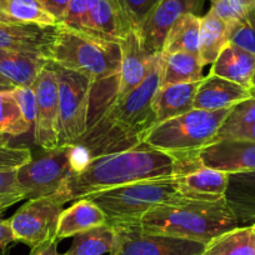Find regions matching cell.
Instances as JSON below:
<instances>
[{
    "label": "cell",
    "mask_w": 255,
    "mask_h": 255,
    "mask_svg": "<svg viewBox=\"0 0 255 255\" xmlns=\"http://www.w3.org/2000/svg\"><path fill=\"white\" fill-rule=\"evenodd\" d=\"M31 159V153L28 148L0 146V171L16 170Z\"/></svg>",
    "instance_id": "e575fe53"
},
{
    "label": "cell",
    "mask_w": 255,
    "mask_h": 255,
    "mask_svg": "<svg viewBox=\"0 0 255 255\" xmlns=\"http://www.w3.org/2000/svg\"><path fill=\"white\" fill-rule=\"evenodd\" d=\"M48 61L56 67L84 75L95 85L119 77L122 50L119 43L60 25Z\"/></svg>",
    "instance_id": "277c9868"
},
{
    "label": "cell",
    "mask_w": 255,
    "mask_h": 255,
    "mask_svg": "<svg viewBox=\"0 0 255 255\" xmlns=\"http://www.w3.org/2000/svg\"><path fill=\"white\" fill-rule=\"evenodd\" d=\"M199 35L200 16L197 14H184L169 30L163 54L185 51L199 55Z\"/></svg>",
    "instance_id": "83f0119b"
},
{
    "label": "cell",
    "mask_w": 255,
    "mask_h": 255,
    "mask_svg": "<svg viewBox=\"0 0 255 255\" xmlns=\"http://www.w3.org/2000/svg\"><path fill=\"white\" fill-rule=\"evenodd\" d=\"M255 70V54L240 48L233 43H228L213 63L209 74L224 78L242 87L252 88L253 74Z\"/></svg>",
    "instance_id": "44dd1931"
},
{
    "label": "cell",
    "mask_w": 255,
    "mask_h": 255,
    "mask_svg": "<svg viewBox=\"0 0 255 255\" xmlns=\"http://www.w3.org/2000/svg\"><path fill=\"white\" fill-rule=\"evenodd\" d=\"M9 252H10V249H9V248L1 249V250H0V255H9Z\"/></svg>",
    "instance_id": "bcb514c9"
},
{
    "label": "cell",
    "mask_w": 255,
    "mask_h": 255,
    "mask_svg": "<svg viewBox=\"0 0 255 255\" xmlns=\"http://www.w3.org/2000/svg\"><path fill=\"white\" fill-rule=\"evenodd\" d=\"M85 198L103 210L110 225L138 223L154 208L184 199L179 194L175 175L135 181Z\"/></svg>",
    "instance_id": "5b68a950"
},
{
    "label": "cell",
    "mask_w": 255,
    "mask_h": 255,
    "mask_svg": "<svg viewBox=\"0 0 255 255\" xmlns=\"http://www.w3.org/2000/svg\"><path fill=\"white\" fill-rule=\"evenodd\" d=\"M59 240L56 238L49 239L41 244L30 248V253L28 255H59L58 254Z\"/></svg>",
    "instance_id": "ab89813d"
},
{
    "label": "cell",
    "mask_w": 255,
    "mask_h": 255,
    "mask_svg": "<svg viewBox=\"0 0 255 255\" xmlns=\"http://www.w3.org/2000/svg\"><path fill=\"white\" fill-rule=\"evenodd\" d=\"M114 228L110 224L93 228L75 234L70 248L61 255L109 254L114 245Z\"/></svg>",
    "instance_id": "f1b7e54d"
},
{
    "label": "cell",
    "mask_w": 255,
    "mask_h": 255,
    "mask_svg": "<svg viewBox=\"0 0 255 255\" xmlns=\"http://www.w3.org/2000/svg\"><path fill=\"white\" fill-rule=\"evenodd\" d=\"M200 165L228 174L255 170V141L223 139L195 153Z\"/></svg>",
    "instance_id": "4fadbf2b"
},
{
    "label": "cell",
    "mask_w": 255,
    "mask_h": 255,
    "mask_svg": "<svg viewBox=\"0 0 255 255\" xmlns=\"http://www.w3.org/2000/svg\"><path fill=\"white\" fill-rule=\"evenodd\" d=\"M119 45L122 50V65L118 77V89L113 100H122L143 83L150 61V56L144 50L135 30L120 41Z\"/></svg>",
    "instance_id": "e0dca14e"
},
{
    "label": "cell",
    "mask_w": 255,
    "mask_h": 255,
    "mask_svg": "<svg viewBox=\"0 0 255 255\" xmlns=\"http://www.w3.org/2000/svg\"><path fill=\"white\" fill-rule=\"evenodd\" d=\"M203 255H255L252 227H238L205 244Z\"/></svg>",
    "instance_id": "f546056e"
},
{
    "label": "cell",
    "mask_w": 255,
    "mask_h": 255,
    "mask_svg": "<svg viewBox=\"0 0 255 255\" xmlns=\"http://www.w3.org/2000/svg\"><path fill=\"white\" fill-rule=\"evenodd\" d=\"M242 139L255 141V88H250V98L230 109L218 130L215 141Z\"/></svg>",
    "instance_id": "603a6c76"
},
{
    "label": "cell",
    "mask_w": 255,
    "mask_h": 255,
    "mask_svg": "<svg viewBox=\"0 0 255 255\" xmlns=\"http://www.w3.org/2000/svg\"><path fill=\"white\" fill-rule=\"evenodd\" d=\"M252 88H255V70H254V74H253V79H252Z\"/></svg>",
    "instance_id": "c3c4849f"
},
{
    "label": "cell",
    "mask_w": 255,
    "mask_h": 255,
    "mask_svg": "<svg viewBox=\"0 0 255 255\" xmlns=\"http://www.w3.org/2000/svg\"><path fill=\"white\" fill-rule=\"evenodd\" d=\"M40 1L43 3V5L55 16L58 23L60 24L64 15L67 13L68 6H69L72 0H40Z\"/></svg>",
    "instance_id": "f35d334b"
},
{
    "label": "cell",
    "mask_w": 255,
    "mask_h": 255,
    "mask_svg": "<svg viewBox=\"0 0 255 255\" xmlns=\"http://www.w3.org/2000/svg\"><path fill=\"white\" fill-rule=\"evenodd\" d=\"M11 89H14V88L5 87V85H0V92H5V90H11Z\"/></svg>",
    "instance_id": "7dc6e473"
},
{
    "label": "cell",
    "mask_w": 255,
    "mask_h": 255,
    "mask_svg": "<svg viewBox=\"0 0 255 255\" xmlns=\"http://www.w3.org/2000/svg\"><path fill=\"white\" fill-rule=\"evenodd\" d=\"M48 63L38 56L0 49V74L14 87H33L38 74Z\"/></svg>",
    "instance_id": "cb8c5ba5"
},
{
    "label": "cell",
    "mask_w": 255,
    "mask_h": 255,
    "mask_svg": "<svg viewBox=\"0 0 255 255\" xmlns=\"http://www.w3.org/2000/svg\"><path fill=\"white\" fill-rule=\"evenodd\" d=\"M200 82L181 83L159 87L153 99L156 124L180 117L194 109L195 94Z\"/></svg>",
    "instance_id": "d6986e66"
},
{
    "label": "cell",
    "mask_w": 255,
    "mask_h": 255,
    "mask_svg": "<svg viewBox=\"0 0 255 255\" xmlns=\"http://www.w3.org/2000/svg\"><path fill=\"white\" fill-rule=\"evenodd\" d=\"M179 194L198 200L224 199L229 174L194 163L175 174Z\"/></svg>",
    "instance_id": "2e32d148"
},
{
    "label": "cell",
    "mask_w": 255,
    "mask_h": 255,
    "mask_svg": "<svg viewBox=\"0 0 255 255\" xmlns=\"http://www.w3.org/2000/svg\"><path fill=\"white\" fill-rule=\"evenodd\" d=\"M229 43L255 54V6L240 20L229 25Z\"/></svg>",
    "instance_id": "1f68e13d"
},
{
    "label": "cell",
    "mask_w": 255,
    "mask_h": 255,
    "mask_svg": "<svg viewBox=\"0 0 255 255\" xmlns=\"http://www.w3.org/2000/svg\"><path fill=\"white\" fill-rule=\"evenodd\" d=\"M224 199L240 227L255 224V170L229 174Z\"/></svg>",
    "instance_id": "ffe728a7"
},
{
    "label": "cell",
    "mask_w": 255,
    "mask_h": 255,
    "mask_svg": "<svg viewBox=\"0 0 255 255\" xmlns=\"http://www.w3.org/2000/svg\"><path fill=\"white\" fill-rule=\"evenodd\" d=\"M93 3H94V0H72L63 20L60 21V25L74 29V30H80L83 19L87 15Z\"/></svg>",
    "instance_id": "8d00e7d4"
},
{
    "label": "cell",
    "mask_w": 255,
    "mask_h": 255,
    "mask_svg": "<svg viewBox=\"0 0 255 255\" xmlns=\"http://www.w3.org/2000/svg\"><path fill=\"white\" fill-rule=\"evenodd\" d=\"M136 224L148 234L193 240L204 245L218 235L240 227L225 199L189 198L154 208Z\"/></svg>",
    "instance_id": "3957f363"
},
{
    "label": "cell",
    "mask_w": 255,
    "mask_h": 255,
    "mask_svg": "<svg viewBox=\"0 0 255 255\" xmlns=\"http://www.w3.org/2000/svg\"><path fill=\"white\" fill-rule=\"evenodd\" d=\"M16 170L0 171V195L23 193L19 188L18 180H16Z\"/></svg>",
    "instance_id": "74e56055"
},
{
    "label": "cell",
    "mask_w": 255,
    "mask_h": 255,
    "mask_svg": "<svg viewBox=\"0 0 255 255\" xmlns=\"http://www.w3.org/2000/svg\"><path fill=\"white\" fill-rule=\"evenodd\" d=\"M163 55L150 56L145 79L122 100L112 104L93 122L75 145L83 160L120 153L143 145L149 131L156 125L153 99L161 83Z\"/></svg>",
    "instance_id": "6da1fadb"
},
{
    "label": "cell",
    "mask_w": 255,
    "mask_h": 255,
    "mask_svg": "<svg viewBox=\"0 0 255 255\" xmlns=\"http://www.w3.org/2000/svg\"><path fill=\"white\" fill-rule=\"evenodd\" d=\"M0 23L58 25L40 0H0Z\"/></svg>",
    "instance_id": "484cf974"
},
{
    "label": "cell",
    "mask_w": 255,
    "mask_h": 255,
    "mask_svg": "<svg viewBox=\"0 0 255 255\" xmlns=\"http://www.w3.org/2000/svg\"><path fill=\"white\" fill-rule=\"evenodd\" d=\"M210 10L228 25L237 23L255 6V0H212Z\"/></svg>",
    "instance_id": "d6a6232c"
},
{
    "label": "cell",
    "mask_w": 255,
    "mask_h": 255,
    "mask_svg": "<svg viewBox=\"0 0 255 255\" xmlns=\"http://www.w3.org/2000/svg\"><path fill=\"white\" fill-rule=\"evenodd\" d=\"M112 227L115 238L109 255H203L205 248L193 240L148 234L136 223Z\"/></svg>",
    "instance_id": "9c48e42d"
},
{
    "label": "cell",
    "mask_w": 255,
    "mask_h": 255,
    "mask_svg": "<svg viewBox=\"0 0 255 255\" xmlns=\"http://www.w3.org/2000/svg\"><path fill=\"white\" fill-rule=\"evenodd\" d=\"M54 69L59 88V146L75 145L89 127V103L94 83L79 73L56 65Z\"/></svg>",
    "instance_id": "52a82bcc"
},
{
    "label": "cell",
    "mask_w": 255,
    "mask_h": 255,
    "mask_svg": "<svg viewBox=\"0 0 255 255\" xmlns=\"http://www.w3.org/2000/svg\"><path fill=\"white\" fill-rule=\"evenodd\" d=\"M163 69H161L160 85L195 83L204 79L203 65L198 54L178 51V53L163 54Z\"/></svg>",
    "instance_id": "d4e9b609"
},
{
    "label": "cell",
    "mask_w": 255,
    "mask_h": 255,
    "mask_svg": "<svg viewBox=\"0 0 255 255\" xmlns=\"http://www.w3.org/2000/svg\"><path fill=\"white\" fill-rule=\"evenodd\" d=\"M33 90L36 108L34 141L45 151L59 148V88L50 61L38 74Z\"/></svg>",
    "instance_id": "8fae6325"
},
{
    "label": "cell",
    "mask_w": 255,
    "mask_h": 255,
    "mask_svg": "<svg viewBox=\"0 0 255 255\" xmlns=\"http://www.w3.org/2000/svg\"><path fill=\"white\" fill-rule=\"evenodd\" d=\"M77 150V145L59 146L20 166L16 180L25 199L53 195L74 168Z\"/></svg>",
    "instance_id": "ba28073f"
},
{
    "label": "cell",
    "mask_w": 255,
    "mask_h": 255,
    "mask_svg": "<svg viewBox=\"0 0 255 255\" xmlns=\"http://www.w3.org/2000/svg\"><path fill=\"white\" fill-rule=\"evenodd\" d=\"M0 85H5V87H10V88H15L14 87V84L11 82H9L8 79H6L5 77H3V75L0 74Z\"/></svg>",
    "instance_id": "ee69618b"
},
{
    "label": "cell",
    "mask_w": 255,
    "mask_h": 255,
    "mask_svg": "<svg viewBox=\"0 0 255 255\" xmlns=\"http://www.w3.org/2000/svg\"><path fill=\"white\" fill-rule=\"evenodd\" d=\"M229 43V25L212 10L200 18L199 56L203 65L213 64Z\"/></svg>",
    "instance_id": "4316f807"
},
{
    "label": "cell",
    "mask_w": 255,
    "mask_h": 255,
    "mask_svg": "<svg viewBox=\"0 0 255 255\" xmlns=\"http://www.w3.org/2000/svg\"><path fill=\"white\" fill-rule=\"evenodd\" d=\"M79 31L104 40L120 43L134 29L119 0H94L83 19Z\"/></svg>",
    "instance_id": "9a60e30c"
},
{
    "label": "cell",
    "mask_w": 255,
    "mask_h": 255,
    "mask_svg": "<svg viewBox=\"0 0 255 255\" xmlns=\"http://www.w3.org/2000/svg\"><path fill=\"white\" fill-rule=\"evenodd\" d=\"M60 25L0 23V49L38 56L48 61Z\"/></svg>",
    "instance_id": "5bb4252c"
},
{
    "label": "cell",
    "mask_w": 255,
    "mask_h": 255,
    "mask_svg": "<svg viewBox=\"0 0 255 255\" xmlns=\"http://www.w3.org/2000/svg\"><path fill=\"white\" fill-rule=\"evenodd\" d=\"M14 242L15 239H14L13 230H11L10 220L0 218V250L8 248L9 244Z\"/></svg>",
    "instance_id": "60d3db41"
},
{
    "label": "cell",
    "mask_w": 255,
    "mask_h": 255,
    "mask_svg": "<svg viewBox=\"0 0 255 255\" xmlns=\"http://www.w3.org/2000/svg\"><path fill=\"white\" fill-rule=\"evenodd\" d=\"M30 129L14 98L13 89L0 92V133L16 136L28 133Z\"/></svg>",
    "instance_id": "4dcf8cb0"
},
{
    "label": "cell",
    "mask_w": 255,
    "mask_h": 255,
    "mask_svg": "<svg viewBox=\"0 0 255 255\" xmlns=\"http://www.w3.org/2000/svg\"><path fill=\"white\" fill-rule=\"evenodd\" d=\"M119 3L136 31L160 0H119Z\"/></svg>",
    "instance_id": "836d02e7"
},
{
    "label": "cell",
    "mask_w": 255,
    "mask_h": 255,
    "mask_svg": "<svg viewBox=\"0 0 255 255\" xmlns=\"http://www.w3.org/2000/svg\"><path fill=\"white\" fill-rule=\"evenodd\" d=\"M230 109L217 112L193 109L180 117L156 124L149 131L144 144L174 155L195 154L214 143L220 125Z\"/></svg>",
    "instance_id": "8992f818"
},
{
    "label": "cell",
    "mask_w": 255,
    "mask_h": 255,
    "mask_svg": "<svg viewBox=\"0 0 255 255\" xmlns=\"http://www.w3.org/2000/svg\"><path fill=\"white\" fill-rule=\"evenodd\" d=\"M108 224L103 210L88 198L75 200L74 204L64 209L59 218L55 238L60 240L74 237L78 233Z\"/></svg>",
    "instance_id": "7402d4cb"
},
{
    "label": "cell",
    "mask_w": 255,
    "mask_h": 255,
    "mask_svg": "<svg viewBox=\"0 0 255 255\" xmlns=\"http://www.w3.org/2000/svg\"><path fill=\"white\" fill-rule=\"evenodd\" d=\"M252 227V242H253V247H254L255 250V224L254 225H250Z\"/></svg>",
    "instance_id": "f6af8a7d"
},
{
    "label": "cell",
    "mask_w": 255,
    "mask_h": 255,
    "mask_svg": "<svg viewBox=\"0 0 255 255\" xmlns=\"http://www.w3.org/2000/svg\"><path fill=\"white\" fill-rule=\"evenodd\" d=\"M63 207L51 195L29 199L9 219L15 242L33 248L55 238Z\"/></svg>",
    "instance_id": "30bf717a"
},
{
    "label": "cell",
    "mask_w": 255,
    "mask_h": 255,
    "mask_svg": "<svg viewBox=\"0 0 255 255\" xmlns=\"http://www.w3.org/2000/svg\"><path fill=\"white\" fill-rule=\"evenodd\" d=\"M9 136L10 135H6V134H3V133H0V146H6L9 145Z\"/></svg>",
    "instance_id": "7bdbcfd3"
},
{
    "label": "cell",
    "mask_w": 255,
    "mask_h": 255,
    "mask_svg": "<svg viewBox=\"0 0 255 255\" xmlns=\"http://www.w3.org/2000/svg\"><path fill=\"white\" fill-rule=\"evenodd\" d=\"M202 6L203 0H160L136 30L145 53L149 56L163 53L166 35L175 21L184 14L198 15Z\"/></svg>",
    "instance_id": "7c38bea8"
},
{
    "label": "cell",
    "mask_w": 255,
    "mask_h": 255,
    "mask_svg": "<svg viewBox=\"0 0 255 255\" xmlns=\"http://www.w3.org/2000/svg\"><path fill=\"white\" fill-rule=\"evenodd\" d=\"M185 155H174L143 144L77 163L51 197L64 205L135 181L175 175L185 169Z\"/></svg>",
    "instance_id": "7a4b0ae2"
},
{
    "label": "cell",
    "mask_w": 255,
    "mask_h": 255,
    "mask_svg": "<svg viewBox=\"0 0 255 255\" xmlns=\"http://www.w3.org/2000/svg\"><path fill=\"white\" fill-rule=\"evenodd\" d=\"M250 98V89L234 82L208 74L200 83L194 99V109L217 112L229 109Z\"/></svg>",
    "instance_id": "ac0fdd59"
},
{
    "label": "cell",
    "mask_w": 255,
    "mask_h": 255,
    "mask_svg": "<svg viewBox=\"0 0 255 255\" xmlns=\"http://www.w3.org/2000/svg\"><path fill=\"white\" fill-rule=\"evenodd\" d=\"M14 98L18 102L19 107H20L23 117L25 122L30 125V128L34 129V124H35V93H34L33 87H15L13 89Z\"/></svg>",
    "instance_id": "d590c367"
},
{
    "label": "cell",
    "mask_w": 255,
    "mask_h": 255,
    "mask_svg": "<svg viewBox=\"0 0 255 255\" xmlns=\"http://www.w3.org/2000/svg\"><path fill=\"white\" fill-rule=\"evenodd\" d=\"M25 199V195L23 193H15V194H8V195H0V215L3 214L6 209L11 207V205L16 204L20 200Z\"/></svg>",
    "instance_id": "b9f144b4"
}]
</instances>
